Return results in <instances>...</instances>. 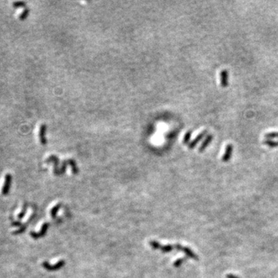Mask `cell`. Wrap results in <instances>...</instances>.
Segmentation results:
<instances>
[{
    "instance_id": "1",
    "label": "cell",
    "mask_w": 278,
    "mask_h": 278,
    "mask_svg": "<svg viewBox=\"0 0 278 278\" xmlns=\"http://www.w3.org/2000/svg\"><path fill=\"white\" fill-rule=\"evenodd\" d=\"M232 148H233V146H232L231 145H227L226 151H225V155H224L223 158H222V160H223L224 162H227V160H228V159H230V156H231Z\"/></svg>"
},
{
    "instance_id": "2",
    "label": "cell",
    "mask_w": 278,
    "mask_h": 278,
    "mask_svg": "<svg viewBox=\"0 0 278 278\" xmlns=\"http://www.w3.org/2000/svg\"><path fill=\"white\" fill-rule=\"evenodd\" d=\"M227 72L225 70H223L221 72V80H222V84L223 86L227 85Z\"/></svg>"
},
{
    "instance_id": "3",
    "label": "cell",
    "mask_w": 278,
    "mask_h": 278,
    "mask_svg": "<svg viewBox=\"0 0 278 278\" xmlns=\"http://www.w3.org/2000/svg\"><path fill=\"white\" fill-rule=\"evenodd\" d=\"M44 133H45V126L44 125H42L41 128H40V140H41V142L43 144L45 143V138H44Z\"/></svg>"
},
{
    "instance_id": "4",
    "label": "cell",
    "mask_w": 278,
    "mask_h": 278,
    "mask_svg": "<svg viewBox=\"0 0 278 278\" xmlns=\"http://www.w3.org/2000/svg\"><path fill=\"white\" fill-rule=\"evenodd\" d=\"M28 13H29V9H24V10H23V12H22L21 15H19L20 19H21V20L25 19L26 18V16H27V15H28Z\"/></svg>"
},
{
    "instance_id": "5",
    "label": "cell",
    "mask_w": 278,
    "mask_h": 278,
    "mask_svg": "<svg viewBox=\"0 0 278 278\" xmlns=\"http://www.w3.org/2000/svg\"><path fill=\"white\" fill-rule=\"evenodd\" d=\"M24 5H25V2H15L13 3L14 7H15V8L21 7V6H24Z\"/></svg>"
},
{
    "instance_id": "6",
    "label": "cell",
    "mask_w": 278,
    "mask_h": 278,
    "mask_svg": "<svg viewBox=\"0 0 278 278\" xmlns=\"http://www.w3.org/2000/svg\"><path fill=\"white\" fill-rule=\"evenodd\" d=\"M211 139H212V136H210V137H207V140L205 141V144H203V145H202V146L201 147L200 151H202V150L204 149L203 148H205V147L206 146V145H208V143H209V142H208V141H211Z\"/></svg>"
},
{
    "instance_id": "7",
    "label": "cell",
    "mask_w": 278,
    "mask_h": 278,
    "mask_svg": "<svg viewBox=\"0 0 278 278\" xmlns=\"http://www.w3.org/2000/svg\"><path fill=\"white\" fill-rule=\"evenodd\" d=\"M267 137H278V133H270V134H267Z\"/></svg>"
},
{
    "instance_id": "8",
    "label": "cell",
    "mask_w": 278,
    "mask_h": 278,
    "mask_svg": "<svg viewBox=\"0 0 278 278\" xmlns=\"http://www.w3.org/2000/svg\"><path fill=\"white\" fill-rule=\"evenodd\" d=\"M266 143H267V145H270V146H276V145H278V142L275 143V141H267Z\"/></svg>"
},
{
    "instance_id": "9",
    "label": "cell",
    "mask_w": 278,
    "mask_h": 278,
    "mask_svg": "<svg viewBox=\"0 0 278 278\" xmlns=\"http://www.w3.org/2000/svg\"><path fill=\"white\" fill-rule=\"evenodd\" d=\"M227 277H228V278H239V277H238V276H234V275H233V274L227 275Z\"/></svg>"
}]
</instances>
